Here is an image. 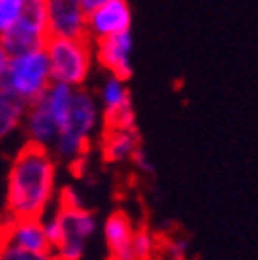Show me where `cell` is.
Here are the masks:
<instances>
[{
  "label": "cell",
  "mask_w": 258,
  "mask_h": 260,
  "mask_svg": "<svg viewBox=\"0 0 258 260\" xmlns=\"http://www.w3.org/2000/svg\"><path fill=\"white\" fill-rule=\"evenodd\" d=\"M58 161L50 149L23 145L13 157L9 176L3 221L23 217H44L56 201Z\"/></svg>",
  "instance_id": "1"
},
{
  "label": "cell",
  "mask_w": 258,
  "mask_h": 260,
  "mask_svg": "<svg viewBox=\"0 0 258 260\" xmlns=\"http://www.w3.org/2000/svg\"><path fill=\"white\" fill-rule=\"evenodd\" d=\"M100 124H102V110L98 104V97L85 87H77L73 93L71 108L64 120L60 122L56 143L50 149L56 161L62 159L67 164L81 161L91 145V139L98 133Z\"/></svg>",
  "instance_id": "2"
},
{
  "label": "cell",
  "mask_w": 258,
  "mask_h": 260,
  "mask_svg": "<svg viewBox=\"0 0 258 260\" xmlns=\"http://www.w3.org/2000/svg\"><path fill=\"white\" fill-rule=\"evenodd\" d=\"M54 213L60 223V240L52 248V256L64 260H81L89 240L98 232V219L79 203L77 194L69 188L60 194Z\"/></svg>",
  "instance_id": "3"
},
{
  "label": "cell",
  "mask_w": 258,
  "mask_h": 260,
  "mask_svg": "<svg viewBox=\"0 0 258 260\" xmlns=\"http://www.w3.org/2000/svg\"><path fill=\"white\" fill-rule=\"evenodd\" d=\"M93 42L89 38H48L44 44L52 81L85 87L93 69Z\"/></svg>",
  "instance_id": "4"
},
{
  "label": "cell",
  "mask_w": 258,
  "mask_h": 260,
  "mask_svg": "<svg viewBox=\"0 0 258 260\" xmlns=\"http://www.w3.org/2000/svg\"><path fill=\"white\" fill-rule=\"evenodd\" d=\"M50 83L52 75L44 48L9 56L5 75L0 79V87L17 95L27 106L40 100L44 91L50 87Z\"/></svg>",
  "instance_id": "5"
},
{
  "label": "cell",
  "mask_w": 258,
  "mask_h": 260,
  "mask_svg": "<svg viewBox=\"0 0 258 260\" xmlns=\"http://www.w3.org/2000/svg\"><path fill=\"white\" fill-rule=\"evenodd\" d=\"M48 38L50 34H48L44 0H25L19 21L11 29H7L5 34H0V46L9 56H15L29 50L44 48Z\"/></svg>",
  "instance_id": "6"
},
{
  "label": "cell",
  "mask_w": 258,
  "mask_h": 260,
  "mask_svg": "<svg viewBox=\"0 0 258 260\" xmlns=\"http://www.w3.org/2000/svg\"><path fill=\"white\" fill-rule=\"evenodd\" d=\"M98 104L102 110V122L106 128H135L137 116L133 108V97L126 81L108 75L100 87Z\"/></svg>",
  "instance_id": "7"
},
{
  "label": "cell",
  "mask_w": 258,
  "mask_h": 260,
  "mask_svg": "<svg viewBox=\"0 0 258 260\" xmlns=\"http://www.w3.org/2000/svg\"><path fill=\"white\" fill-rule=\"evenodd\" d=\"M50 38H87V11L81 0H44Z\"/></svg>",
  "instance_id": "8"
},
{
  "label": "cell",
  "mask_w": 258,
  "mask_h": 260,
  "mask_svg": "<svg viewBox=\"0 0 258 260\" xmlns=\"http://www.w3.org/2000/svg\"><path fill=\"white\" fill-rule=\"evenodd\" d=\"M133 29V9L128 0H110L87 13V38L98 42Z\"/></svg>",
  "instance_id": "9"
},
{
  "label": "cell",
  "mask_w": 258,
  "mask_h": 260,
  "mask_svg": "<svg viewBox=\"0 0 258 260\" xmlns=\"http://www.w3.org/2000/svg\"><path fill=\"white\" fill-rule=\"evenodd\" d=\"M95 44V58L110 75L120 77L128 81L135 73L133 67V52H135V40L133 31H124L118 36H110L104 40L93 42Z\"/></svg>",
  "instance_id": "10"
},
{
  "label": "cell",
  "mask_w": 258,
  "mask_h": 260,
  "mask_svg": "<svg viewBox=\"0 0 258 260\" xmlns=\"http://www.w3.org/2000/svg\"><path fill=\"white\" fill-rule=\"evenodd\" d=\"M0 242L11 244L15 248L36 252V254H52L50 240L44 230L42 217H23V219H7L3 221Z\"/></svg>",
  "instance_id": "11"
},
{
  "label": "cell",
  "mask_w": 258,
  "mask_h": 260,
  "mask_svg": "<svg viewBox=\"0 0 258 260\" xmlns=\"http://www.w3.org/2000/svg\"><path fill=\"white\" fill-rule=\"evenodd\" d=\"M21 128L25 130L27 143L52 149V145L56 143L58 128L60 126H58V120L52 114V110L46 106V102L40 97V100L31 102L27 106V112H25V118H23V126Z\"/></svg>",
  "instance_id": "12"
},
{
  "label": "cell",
  "mask_w": 258,
  "mask_h": 260,
  "mask_svg": "<svg viewBox=\"0 0 258 260\" xmlns=\"http://www.w3.org/2000/svg\"><path fill=\"white\" fill-rule=\"evenodd\" d=\"M137 227L122 211L112 213L104 223V240L110 260H137L133 252V236Z\"/></svg>",
  "instance_id": "13"
},
{
  "label": "cell",
  "mask_w": 258,
  "mask_h": 260,
  "mask_svg": "<svg viewBox=\"0 0 258 260\" xmlns=\"http://www.w3.org/2000/svg\"><path fill=\"white\" fill-rule=\"evenodd\" d=\"M141 147L139 130L135 128H106L102 137V155L110 164L133 159L137 149Z\"/></svg>",
  "instance_id": "14"
},
{
  "label": "cell",
  "mask_w": 258,
  "mask_h": 260,
  "mask_svg": "<svg viewBox=\"0 0 258 260\" xmlns=\"http://www.w3.org/2000/svg\"><path fill=\"white\" fill-rule=\"evenodd\" d=\"M25 112H27V104L0 87V143L15 135L23 126Z\"/></svg>",
  "instance_id": "15"
},
{
  "label": "cell",
  "mask_w": 258,
  "mask_h": 260,
  "mask_svg": "<svg viewBox=\"0 0 258 260\" xmlns=\"http://www.w3.org/2000/svg\"><path fill=\"white\" fill-rule=\"evenodd\" d=\"M133 252H135V258L137 260H153L155 252H157V240L155 236L141 227V230H135V236H133Z\"/></svg>",
  "instance_id": "16"
},
{
  "label": "cell",
  "mask_w": 258,
  "mask_h": 260,
  "mask_svg": "<svg viewBox=\"0 0 258 260\" xmlns=\"http://www.w3.org/2000/svg\"><path fill=\"white\" fill-rule=\"evenodd\" d=\"M25 0H0V34H5L19 21Z\"/></svg>",
  "instance_id": "17"
},
{
  "label": "cell",
  "mask_w": 258,
  "mask_h": 260,
  "mask_svg": "<svg viewBox=\"0 0 258 260\" xmlns=\"http://www.w3.org/2000/svg\"><path fill=\"white\" fill-rule=\"evenodd\" d=\"M0 260H52V254H36L0 242Z\"/></svg>",
  "instance_id": "18"
},
{
  "label": "cell",
  "mask_w": 258,
  "mask_h": 260,
  "mask_svg": "<svg viewBox=\"0 0 258 260\" xmlns=\"http://www.w3.org/2000/svg\"><path fill=\"white\" fill-rule=\"evenodd\" d=\"M168 254L172 260H186L188 244L180 242V240H172V242H168Z\"/></svg>",
  "instance_id": "19"
},
{
  "label": "cell",
  "mask_w": 258,
  "mask_h": 260,
  "mask_svg": "<svg viewBox=\"0 0 258 260\" xmlns=\"http://www.w3.org/2000/svg\"><path fill=\"white\" fill-rule=\"evenodd\" d=\"M133 161L137 164V168H139L141 172H145V174H153V166L149 164V159H147V155H145L143 147H139V149H137V153L133 155Z\"/></svg>",
  "instance_id": "20"
},
{
  "label": "cell",
  "mask_w": 258,
  "mask_h": 260,
  "mask_svg": "<svg viewBox=\"0 0 258 260\" xmlns=\"http://www.w3.org/2000/svg\"><path fill=\"white\" fill-rule=\"evenodd\" d=\"M81 3H83V9H85L87 13H91V11H95L98 7H102V5L110 3V0H81Z\"/></svg>",
  "instance_id": "21"
},
{
  "label": "cell",
  "mask_w": 258,
  "mask_h": 260,
  "mask_svg": "<svg viewBox=\"0 0 258 260\" xmlns=\"http://www.w3.org/2000/svg\"><path fill=\"white\" fill-rule=\"evenodd\" d=\"M7 62H9V54H7L5 50H3V46H0V79H3V75H5Z\"/></svg>",
  "instance_id": "22"
},
{
  "label": "cell",
  "mask_w": 258,
  "mask_h": 260,
  "mask_svg": "<svg viewBox=\"0 0 258 260\" xmlns=\"http://www.w3.org/2000/svg\"><path fill=\"white\" fill-rule=\"evenodd\" d=\"M0 234H3V217H0Z\"/></svg>",
  "instance_id": "23"
},
{
  "label": "cell",
  "mask_w": 258,
  "mask_h": 260,
  "mask_svg": "<svg viewBox=\"0 0 258 260\" xmlns=\"http://www.w3.org/2000/svg\"><path fill=\"white\" fill-rule=\"evenodd\" d=\"M52 260H64V258H56V256H52Z\"/></svg>",
  "instance_id": "24"
}]
</instances>
